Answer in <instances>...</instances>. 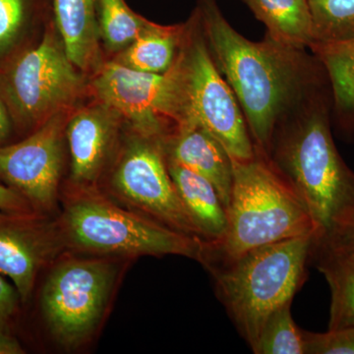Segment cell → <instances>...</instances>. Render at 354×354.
<instances>
[{
	"mask_svg": "<svg viewBox=\"0 0 354 354\" xmlns=\"http://www.w3.org/2000/svg\"><path fill=\"white\" fill-rule=\"evenodd\" d=\"M198 18L212 57L234 91L254 146L269 153L272 137L291 106L314 81L304 50L272 39L251 41L221 13L216 0H199Z\"/></svg>",
	"mask_w": 354,
	"mask_h": 354,
	"instance_id": "cell-1",
	"label": "cell"
},
{
	"mask_svg": "<svg viewBox=\"0 0 354 354\" xmlns=\"http://www.w3.org/2000/svg\"><path fill=\"white\" fill-rule=\"evenodd\" d=\"M268 156L308 209L315 241L353 215L354 171L335 145L324 102L314 100L299 118L279 125Z\"/></svg>",
	"mask_w": 354,
	"mask_h": 354,
	"instance_id": "cell-2",
	"label": "cell"
},
{
	"mask_svg": "<svg viewBox=\"0 0 354 354\" xmlns=\"http://www.w3.org/2000/svg\"><path fill=\"white\" fill-rule=\"evenodd\" d=\"M232 167L227 230L218 244L206 247L202 263L207 267L236 259L268 244L307 235L316 237L308 209L267 153L255 148L252 158L232 160Z\"/></svg>",
	"mask_w": 354,
	"mask_h": 354,
	"instance_id": "cell-3",
	"label": "cell"
},
{
	"mask_svg": "<svg viewBox=\"0 0 354 354\" xmlns=\"http://www.w3.org/2000/svg\"><path fill=\"white\" fill-rule=\"evenodd\" d=\"M314 239L307 235L279 241L209 266L221 304L251 349L268 318L291 304L304 286Z\"/></svg>",
	"mask_w": 354,
	"mask_h": 354,
	"instance_id": "cell-4",
	"label": "cell"
},
{
	"mask_svg": "<svg viewBox=\"0 0 354 354\" xmlns=\"http://www.w3.org/2000/svg\"><path fill=\"white\" fill-rule=\"evenodd\" d=\"M76 68L57 26L48 21L38 43L0 65V93L14 124L35 130L55 114L71 111L85 85Z\"/></svg>",
	"mask_w": 354,
	"mask_h": 354,
	"instance_id": "cell-5",
	"label": "cell"
},
{
	"mask_svg": "<svg viewBox=\"0 0 354 354\" xmlns=\"http://www.w3.org/2000/svg\"><path fill=\"white\" fill-rule=\"evenodd\" d=\"M64 230L72 245L100 254L178 255L202 262L206 244L150 216L130 213L93 192L74 198L65 208Z\"/></svg>",
	"mask_w": 354,
	"mask_h": 354,
	"instance_id": "cell-6",
	"label": "cell"
},
{
	"mask_svg": "<svg viewBox=\"0 0 354 354\" xmlns=\"http://www.w3.org/2000/svg\"><path fill=\"white\" fill-rule=\"evenodd\" d=\"M91 86L97 102L127 120L140 136L165 142L187 124L179 51L165 73H145L109 62L97 69Z\"/></svg>",
	"mask_w": 354,
	"mask_h": 354,
	"instance_id": "cell-7",
	"label": "cell"
},
{
	"mask_svg": "<svg viewBox=\"0 0 354 354\" xmlns=\"http://www.w3.org/2000/svg\"><path fill=\"white\" fill-rule=\"evenodd\" d=\"M200 32L195 11L179 50L187 102L186 125L205 128L220 142L232 160H250L255 156V146L245 118Z\"/></svg>",
	"mask_w": 354,
	"mask_h": 354,
	"instance_id": "cell-8",
	"label": "cell"
},
{
	"mask_svg": "<svg viewBox=\"0 0 354 354\" xmlns=\"http://www.w3.org/2000/svg\"><path fill=\"white\" fill-rule=\"evenodd\" d=\"M115 265L102 259H72L50 272L41 293L48 329L62 346L74 348L94 332L108 304Z\"/></svg>",
	"mask_w": 354,
	"mask_h": 354,
	"instance_id": "cell-9",
	"label": "cell"
},
{
	"mask_svg": "<svg viewBox=\"0 0 354 354\" xmlns=\"http://www.w3.org/2000/svg\"><path fill=\"white\" fill-rule=\"evenodd\" d=\"M113 187L153 220L204 242L177 193L162 140L138 135L130 142L114 169Z\"/></svg>",
	"mask_w": 354,
	"mask_h": 354,
	"instance_id": "cell-10",
	"label": "cell"
},
{
	"mask_svg": "<svg viewBox=\"0 0 354 354\" xmlns=\"http://www.w3.org/2000/svg\"><path fill=\"white\" fill-rule=\"evenodd\" d=\"M69 113L55 114L27 138L0 147V179L39 208L50 209L57 200Z\"/></svg>",
	"mask_w": 354,
	"mask_h": 354,
	"instance_id": "cell-11",
	"label": "cell"
},
{
	"mask_svg": "<svg viewBox=\"0 0 354 354\" xmlns=\"http://www.w3.org/2000/svg\"><path fill=\"white\" fill-rule=\"evenodd\" d=\"M120 120L118 113L100 102L70 116L65 135L71 153V179L76 185L87 187L97 180Z\"/></svg>",
	"mask_w": 354,
	"mask_h": 354,
	"instance_id": "cell-12",
	"label": "cell"
},
{
	"mask_svg": "<svg viewBox=\"0 0 354 354\" xmlns=\"http://www.w3.org/2000/svg\"><path fill=\"white\" fill-rule=\"evenodd\" d=\"M167 157L213 184L227 209L234 181L232 160L223 146L205 128L185 125L165 142Z\"/></svg>",
	"mask_w": 354,
	"mask_h": 354,
	"instance_id": "cell-13",
	"label": "cell"
},
{
	"mask_svg": "<svg viewBox=\"0 0 354 354\" xmlns=\"http://www.w3.org/2000/svg\"><path fill=\"white\" fill-rule=\"evenodd\" d=\"M41 232L15 221L0 220V274L13 281L24 301L48 253V239Z\"/></svg>",
	"mask_w": 354,
	"mask_h": 354,
	"instance_id": "cell-14",
	"label": "cell"
},
{
	"mask_svg": "<svg viewBox=\"0 0 354 354\" xmlns=\"http://www.w3.org/2000/svg\"><path fill=\"white\" fill-rule=\"evenodd\" d=\"M167 167L184 208L206 247L223 239L227 230V209L216 188L206 178L167 157Z\"/></svg>",
	"mask_w": 354,
	"mask_h": 354,
	"instance_id": "cell-15",
	"label": "cell"
},
{
	"mask_svg": "<svg viewBox=\"0 0 354 354\" xmlns=\"http://www.w3.org/2000/svg\"><path fill=\"white\" fill-rule=\"evenodd\" d=\"M99 0H53L55 24L67 55L77 68L87 71L99 62L97 20Z\"/></svg>",
	"mask_w": 354,
	"mask_h": 354,
	"instance_id": "cell-16",
	"label": "cell"
},
{
	"mask_svg": "<svg viewBox=\"0 0 354 354\" xmlns=\"http://www.w3.org/2000/svg\"><path fill=\"white\" fill-rule=\"evenodd\" d=\"M311 260L330 288L328 330L354 327V252L313 242Z\"/></svg>",
	"mask_w": 354,
	"mask_h": 354,
	"instance_id": "cell-17",
	"label": "cell"
},
{
	"mask_svg": "<svg viewBox=\"0 0 354 354\" xmlns=\"http://www.w3.org/2000/svg\"><path fill=\"white\" fill-rule=\"evenodd\" d=\"M264 23L274 41L304 50L314 41L313 18L308 0H242Z\"/></svg>",
	"mask_w": 354,
	"mask_h": 354,
	"instance_id": "cell-18",
	"label": "cell"
},
{
	"mask_svg": "<svg viewBox=\"0 0 354 354\" xmlns=\"http://www.w3.org/2000/svg\"><path fill=\"white\" fill-rule=\"evenodd\" d=\"M186 27L187 24L162 26L150 21L138 38L120 51L113 62L145 73H165L178 55Z\"/></svg>",
	"mask_w": 354,
	"mask_h": 354,
	"instance_id": "cell-19",
	"label": "cell"
},
{
	"mask_svg": "<svg viewBox=\"0 0 354 354\" xmlns=\"http://www.w3.org/2000/svg\"><path fill=\"white\" fill-rule=\"evenodd\" d=\"M53 11V0H0V65L29 46L31 32Z\"/></svg>",
	"mask_w": 354,
	"mask_h": 354,
	"instance_id": "cell-20",
	"label": "cell"
},
{
	"mask_svg": "<svg viewBox=\"0 0 354 354\" xmlns=\"http://www.w3.org/2000/svg\"><path fill=\"white\" fill-rule=\"evenodd\" d=\"M310 48L327 70L337 108L344 113H353L354 37L342 41L313 43Z\"/></svg>",
	"mask_w": 354,
	"mask_h": 354,
	"instance_id": "cell-21",
	"label": "cell"
},
{
	"mask_svg": "<svg viewBox=\"0 0 354 354\" xmlns=\"http://www.w3.org/2000/svg\"><path fill=\"white\" fill-rule=\"evenodd\" d=\"M100 39L111 51H122L146 29L150 21L127 6L125 0H99L97 6Z\"/></svg>",
	"mask_w": 354,
	"mask_h": 354,
	"instance_id": "cell-22",
	"label": "cell"
},
{
	"mask_svg": "<svg viewBox=\"0 0 354 354\" xmlns=\"http://www.w3.org/2000/svg\"><path fill=\"white\" fill-rule=\"evenodd\" d=\"M291 304L276 310L266 321L252 351L256 354H305L304 330L295 324Z\"/></svg>",
	"mask_w": 354,
	"mask_h": 354,
	"instance_id": "cell-23",
	"label": "cell"
},
{
	"mask_svg": "<svg viewBox=\"0 0 354 354\" xmlns=\"http://www.w3.org/2000/svg\"><path fill=\"white\" fill-rule=\"evenodd\" d=\"M313 18V43L354 37V0H308Z\"/></svg>",
	"mask_w": 354,
	"mask_h": 354,
	"instance_id": "cell-24",
	"label": "cell"
},
{
	"mask_svg": "<svg viewBox=\"0 0 354 354\" xmlns=\"http://www.w3.org/2000/svg\"><path fill=\"white\" fill-rule=\"evenodd\" d=\"M304 339L305 354H354V327L325 333L304 330Z\"/></svg>",
	"mask_w": 354,
	"mask_h": 354,
	"instance_id": "cell-25",
	"label": "cell"
},
{
	"mask_svg": "<svg viewBox=\"0 0 354 354\" xmlns=\"http://www.w3.org/2000/svg\"><path fill=\"white\" fill-rule=\"evenodd\" d=\"M316 243L324 244L341 250L354 252V213L346 221L333 230L325 239L315 241Z\"/></svg>",
	"mask_w": 354,
	"mask_h": 354,
	"instance_id": "cell-26",
	"label": "cell"
},
{
	"mask_svg": "<svg viewBox=\"0 0 354 354\" xmlns=\"http://www.w3.org/2000/svg\"><path fill=\"white\" fill-rule=\"evenodd\" d=\"M19 298L16 288L9 285L0 274V330H4L15 313Z\"/></svg>",
	"mask_w": 354,
	"mask_h": 354,
	"instance_id": "cell-27",
	"label": "cell"
},
{
	"mask_svg": "<svg viewBox=\"0 0 354 354\" xmlns=\"http://www.w3.org/2000/svg\"><path fill=\"white\" fill-rule=\"evenodd\" d=\"M27 200L8 186L0 183V211L9 214H24L29 212Z\"/></svg>",
	"mask_w": 354,
	"mask_h": 354,
	"instance_id": "cell-28",
	"label": "cell"
},
{
	"mask_svg": "<svg viewBox=\"0 0 354 354\" xmlns=\"http://www.w3.org/2000/svg\"><path fill=\"white\" fill-rule=\"evenodd\" d=\"M14 121L1 93H0V143L6 141L12 131Z\"/></svg>",
	"mask_w": 354,
	"mask_h": 354,
	"instance_id": "cell-29",
	"label": "cell"
},
{
	"mask_svg": "<svg viewBox=\"0 0 354 354\" xmlns=\"http://www.w3.org/2000/svg\"><path fill=\"white\" fill-rule=\"evenodd\" d=\"M24 349L17 339L0 330V354H22Z\"/></svg>",
	"mask_w": 354,
	"mask_h": 354,
	"instance_id": "cell-30",
	"label": "cell"
}]
</instances>
